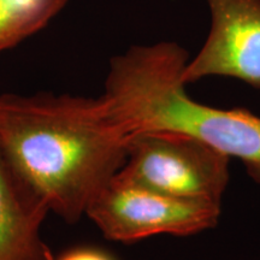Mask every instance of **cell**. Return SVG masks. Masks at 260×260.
<instances>
[{
  "label": "cell",
  "mask_w": 260,
  "mask_h": 260,
  "mask_svg": "<svg viewBox=\"0 0 260 260\" xmlns=\"http://www.w3.org/2000/svg\"><path fill=\"white\" fill-rule=\"evenodd\" d=\"M126 142L100 96L0 95V149L70 224L124 164Z\"/></svg>",
  "instance_id": "6da1fadb"
},
{
  "label": "cell",
  "mask_w": 260,
  "mask_h": 260,
  "mask_svg": "<svg viewBox=\"0 0 260 260\" xmlns=\"http://www.w3.org/2000/svg\"><path fill=\"white\" fill-rule=\"evenodd\" d=\"M187 63V51L175 42L135 46L112 58L100 95L107 116L126 140L174 133L206 142L241 160L260 184V116L194 100L182 79Z\"/></svg>",
  "instance_id": "7a4b0ae2"
},
{
  "label": "cell",
  "mask_w": 260,
  "mask_h": 260,
  "mask_svg": "<svg viewBox=\"0 0 260 260\" xmlns=\"http://www.w3.org/2000/svg\"><path fill=\"white\" fill-rule=\"evenodd\" d=\"M230 159L190 136L140 134L128 139L125 161L115 177L178 199L222 205Z\"/></svg>",
  "instance_id": "3957f363"
},
{
  "label": "cell",
  "mask_w": 260,
  "mask_h": 260,
  "mask_svg": "<svg viewBox=\"0 0 260 260\" xmlns=\"http://www.w3.org/2000/svg\"><path fill=\"white\" fill-rule=\"evenodd\" d=\"M222 205L178 199L113 176L86 216L106 239L135 242L157 235L190 236L218 224Z\"/></svg>",
  "instance_id": "277c9868"
},
{
  "label": "cell",
  "mask_w": 260,
  "mask_h": 260,
  "mask_svg": "<svg viewBox=\"0 0 260 260\" xmlns=\"http://www.w3.org/2000/svg\"><path fill=\"white\" fill-rule=\"evenodd\" d=\"M212 23L206 42L182 73L187 84L209 76L260 88V0H207Z\"/></svg>",
  "instance_id": "5b68a950"
},
{
  "label": "cell",
  "mask_w": 260,
  "mask_h": 260,
  "mask_svg": "<svg viewBox=\"0 0 260 260\" xmlns=\"http://www.w3.org/2000/svg\"><path fill=\"white\" fill-rule=\"evenodd\" d=\"M50 212L0 149V260H54L41 236Z\"/></svg>",
  "instance_id": "8992f818"
},
{
  "label": "cell",
  "mask_w": 260,
  "mask_h": 260,
  "mask_svg": "<svg viewBox=\"0 0 260 260\" xmlns=\"http://www.w3.org/2000/svg\"><path fill=\"white\" fill-rule=\"evenodd\" d=\"M69 0H0V52L41 30Z\"/></svg>",
  "instance_id": "52a82bcc"
},
{
  "label": "cell",
  "mask_w": 260,
  "mask_h": 260,
  "mask_svg": "<svg viewBox=\"0 0 260 260\" xmlns=\"http://www.w3.org/2000/svg\"><path fill=\"white\" fill-rule=\"evenodd\" d=\"M58 260H112L105 253L89 248H77L64 253Z\"/></svg>",
  "instance_id": "ba28073f"
}]
</instances>
